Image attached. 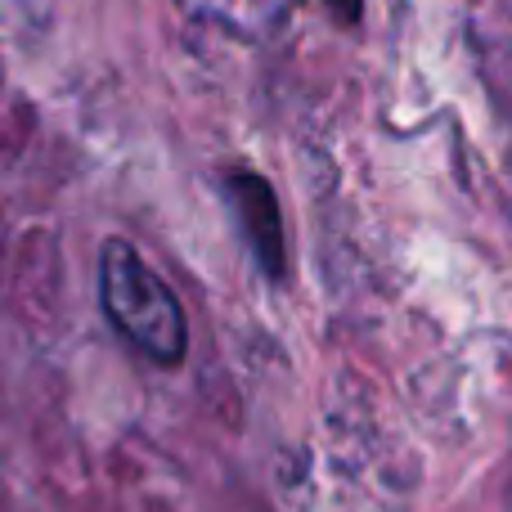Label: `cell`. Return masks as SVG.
Returning a JSON list of instances; mask_svg holds the SVG:
<instances>
[{
    "label": "cell",
    "mask_w": 512,
    "mask_h": 512,
    "mask_svg": "<svg viewBox=\"0 0 512 512\" xmlns=\"http://www.w3.org/2000/svg\"><path fill=\"white\" fill-rule=\"evenodd\" d=\"M225 198H230L239 230L252 248V261L265 279H288V239H283V212L274 185L265 176H256L248 167L225 171Z\"/></svg>",
    "instance_id": "obj_2"
},
{
    "label": "cell",
    "mask_w": 512,
    "mask_h": 512,
    "mask_svg": "<svg viewBox=\"0 0 512 512\" xmlns=\"http://www.w3.org/2000/svg\"><path fill=\"white\" fill-rule=\"evenodd\" d=\"M99 306L113 333L149 364L176 369L189 355V319L171 283L126 239L99 248Z\"/></svg>",
    "instance_id": "obj_1"
},
{
    "label": "cell",
    "mask_w": 512,
    "mask_h": 512,
    "mask_svg": "<svg viewBox=\"0 0 512 512\" xmlns=\"http://www.w3.org/2000/svg\"><path fill=\"white\" fill-rule=\"evenodd\" d=\"M324 5H328V14L346 27H355L364 18V0H324Z\"/></svg>",
    "instance_id": "obj_3"
}]
</instances>
